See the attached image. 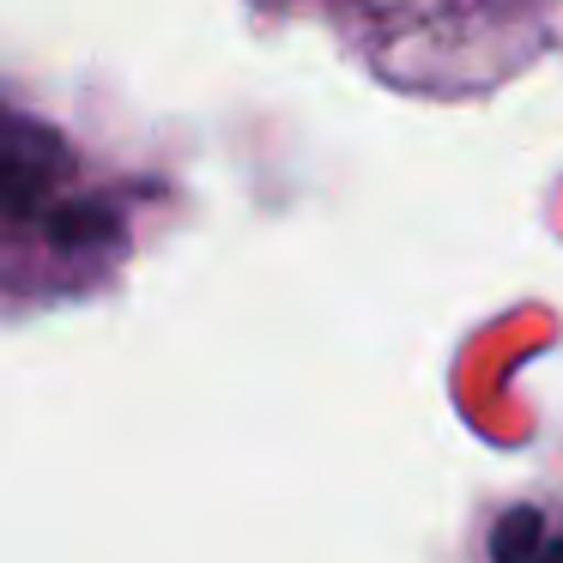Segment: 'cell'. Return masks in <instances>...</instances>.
Returning <instances> with one entry per match:
<instances>
[{"instance_id":"obj_1","label":"cell","mask_w":563,"mask_h":563,"mask_svg":"<svg viewBox=\"0 0 563 563\" xmlns=\"http://www.w3.org/2000/svg\"><path fill=\"white\" fill-rule=\"evenodd\" d=\"M164 183L0 98V316L91 297L158 224Z\"/></svg>"},{"instance_id":"obj_2","label":"cell","mask_w":563,"mask_h":563,"mask_svg":"<svg viewBox=\"0 0 563 563\" xmlns=\"http://www.w3.org/2000/svg\"><path fill=\"white\" fill-rule=\"evenodd\" d=\"M340 43L406 98H485L558 43L563 0H321Z\"/></svg>"}]
</instances>
